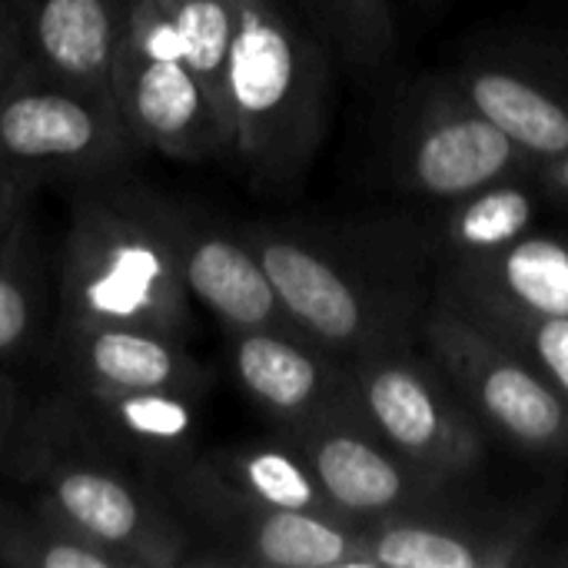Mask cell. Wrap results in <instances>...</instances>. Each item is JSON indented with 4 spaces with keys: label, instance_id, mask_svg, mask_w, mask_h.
Wrapping results in <instances>:
<instances>
[{
    "label": "cell",
    "instance_id": "1",
    "mask_svg": "<svg viewBox=\"0 0 568 568\" xmlns=\"http://www.w3.org/2000/svg\"><path fill=\"white\" fill-rule=\"evenodd\" d=\"M0 476L130 568H196V539L170 496L100 443L53 389L23 403Z\"/></svg>",
    "mask_w": 568,
    "mask_h": 568
},
{
    "label": "cell",
    "instance_id": "2",
    "mask_svg": "<svg viewBox=\"0 0 568 568\" xmlns=\"http://www.w3.org/2000/svg\"><path fill=\"white\" fill-rule=\"evenodd\" d=\"M256 250L290 323L356 363L383 349L416 346L436 300L423 283V250L413 240L343 243L310 230L253 223L240 230Z\"/></svg>",
    "mask_w": 568,
    "mask_h": 568
},
{
    "label": "cell",
    "instance_id": "3",
    "mask_svg": "<svg viewBox=\"0 0 568 568\" xmlns=\"http://www.w3.org/2000/svg\"><path fill=\"white\" fill-rule=\"evenodd\" d=\"M329 50L286 0H236L226 70L230 156L263 193L296 190L329 130Z\"/></svg>",
    "mask_w": 568,
    "mask_h": 568
},
{
    "label": "cell",
    "instance_id": "4",
    "mask_svg": "<svg viewBox=\"0 0 568 568\" xmlns=\"http://www.w3.org/2000/svg\"><path fill=\"white\" fill-rule=\"evenodd\" d=\"M67 230L53 266V323L190 329V293L156 226L146 190L116 176L73 183Z\"/></svg>",
    "mask_w": 568,
    "mask_h": 568
},
{
    "label": "cell",
    "instance_id": "5",
    "mask_svg": "<svg viewBox=\"0 0 568 568\" xmlns=\"http://www.w3.org/2000/svg\"><path fill=\"white\" fill-rule=\"evenodd\" d=\"M153 483L190 526L196 568H373L363 526L260 503L233 486L206 453L186 456Z\"/></svg>",
    "mask_w": 568,
    "mask_h": 568
},
{
    "label": "cell",
    "instance_id": "6",
    "mask_svg": "<svg viewBox=\"0 0 568 568\" xmlns=\"http://www.w3.org/2000/svg\"><path fill=\"white\" fill-rule=\"evenodd\" d=\"M140 146L113 97L47 77L23 63L0 90V173L33 186L116 176Z\"/></svg>",
    "mask_w": 568,
    "mask_h": 568
},
{
    "label": "cell",
    "instance_id": "7",
    "mask_svg": "<svg viewBox=\"0 0 568 568\" xmlns=\"http://www.w3.org/2000/svg\"><path fill=\"white\" fill-rule=\"evenodd\" d=\"M110 93L140 150L186 163L230 156V126L190 70L163 3L133 0L113 60Z\"/></svg>",
    "mask_w": 568,
    "mask_h": 568
},
{
    "label": "cell",
    "instance_id": "8",
    "mask_svg": "<svg viewBox=\"0 0 568 568\" xmlns=\"http://www.w3.org/2000/svg\"><path fill=\"white\" fill-rule=\"evenodd\" d=\"M419 339L486 433L526 453L568 456V403L473 313L436 290Z\"/></svg>",
    "mask_w": 568,
    "mask_h": 568
},
{
    "label": "cell",
    "instance_id": "9",
    "mask_svg": "<svg viewBox=\"0 0 568 568\" xmlns=\"http://www.w3.org/2000/svg\"><path fill=\"white\" fill-rule=\"evenodd\" d=\"M353 399L359 416L419 469L456 486L479 473L489 433L429 353L396 346L356 359Z\"/></svg>",
    "mask_w": 568,
    "mask_h": 568
},
{
    "label": "cell",
    "instance_id": "10",
    "mask_svg": "<svg viewBox=\"0 0 568 568\" xmlns=\"http://www.w3.org/2000/svg\"><path fill=\"white\" fill-rule=\"evenodd\" d=\"M283 443L306 459L336 513L356 526L443 506L456 499L459 489L399 456L359 409L286 429Z\"/></svg>",
    "mask_w": 568,
    "mask_h": 568
},
{
    "label": "cell",
    "instance_id": "11",
    "mask_svg": "<svg viewBox=\"0 0 568 568\" xmlns=\"http://www.w3.org/2000/svg\"><path fill=\"white\" fill-rule=\"evenodd\" d=\"M396 170L426 200L453 203L536 163L449 80L426 87L396 136Z\"/></svg>",
    "mask_w": 568,
    "mask_h": 568
},
{
    "label": "cell",
    "instance_id": "12",
    "mask_svg": "<svg viewBox=\"0 0 568 568\" xmlns=\"http://www.w3.org/2000/svg\"><path fill=\"white\" fill-rule=\"evenodd\" d=\"M146 206L173 246L183 286L193 303L216 316L226 333H250V329H293L300 333L256 250L246 243L240 230H223L203 213L156 196L146 190Z\"/></svg>",
    "mask_w": 568,
    "mask_h": 568
},
{
    "label": "cell",
    "instance_id": "13",
    "mask_svg": "<svg viewBox=\"0 0 568 568\" xmlns=\"http://www.w3.org/2000/svg\"><path fill=\"white\" fill-rule=\"evenodd\" d=\"M542 509L473 513L456 499L363 526L373 568H516L536 562Z\"/></svg>",
    "mask_w": 568,
    "mask_h": 568
},
{
    "label": "cell",
    "instance_id": "14",
    "mask_svg": "<svg viewBox=\"0 0 568 568\" xmlns=\"http://www.w3.org/2000/svg\"><path fill=\"white\" fill-rule=\"evenodd\" d=\"M230 366L250 403L280 433L356 409L353 363L293 329L230 333Z\"/></svg>",
    "mask_w": 568,
    "mask_h": 568
},
{
    "label": "cell",
    "instance_id": "15",
    "mask_svg": "<svg viewBox=\"0 0 568 568\" xmlns=\"http://www.w3.org/2000/svg\"><path fill=\"white\" fill-rule=\"evenodd\" d=\"M50 329L60 386L90 393L166 389L190 396H203L210 386L206 369L183 343L186 336L100 323H53Z\"/></svg>",
    "mask_w": 568,
    "mask_h": 568
},
{
    "label": "cell",
    "instance_id": "16",
    "mask_svg": "<svg viewBox=\"0 0 568 568\" xmlns=\"http://www.w3.org/2000/svg\"><path fill=\"white\" fill-rule=\"evenodd\" d=\"M33 70L110 93L133 0H3Z\"/></svg>",
    "mask_w": 568,
    "mask_h": 568
},
{
    "label": "cell",
    "instance_id": "17",
    "mask_svg": "<svg viewBox=\"0 0 568 568\" xmlns=\"http://www.w3.org/2000/svg\"><path fill=\"white\" fill-rule=\"evenodd\" d=\"M70 413L110 449L126 456L150 479L193 456L200 396L166 389L90 393L57 386Z\"/></svg>",
    "mask_w": 568,
    "mask_h": 568
},
{
    "label": "cell",
    "instance_id": "18",
    "mask_svg": "<svg viewBox=\"0 0 568 568\" xmlns=\"http://www.w3.org/2000/svg\"><path fill=\"white\" fill-rule=\"evenodd\" d=\"M453 83L536 163L568 153V80L529 63L483 60L456 70Z\"/></svg>",
    "mask_w": 568,
    "mask_h": 568
},
{
    "label": "cell",
    "instance_id": "19",
    "mask_svg": "<svg viewBox=\"0 0 568 568\" xmlns=\"http://www.w3.org/2000/svg\"><path fill=\"white\" fill-rule=\"evenodd\" d=\"M436 290L459 300L568 320V240L529 233L486 256L443 260Z\"/></svg>",
    "mask_w": 568,
    "mask_h": 568
},
{
    "label": "cell",
    "instance_id": "20",
    "mask_svg": "<svg viewBox=\"0 0 568 568\" xmlns=\"http://www.w3.org/2000/svg\"><path fill=\"white\" fill-rule=\"evenodd\" d=\"M30 220L0 250V366L27 359L50 323V270L57 260Z\"/></svg>",
    "mask_w": 568,
    "mask_h": 568
},
{
    "label": "cell",
    "instance_id": "21",
    "mask_svg": "<svg viewBox=\"0 0 568 568\" xmlns=\"http://www.w3.org/2000/svg\"><path fill=\"white\" fill-rule=\"evenodd\" d=\"M539 200L526 176L489 183L449 203L446 216V260H473L496 253L532 233Z\"/></svg>",
    "mask_w": 568,
    "mask_h": 568
},
{
    "label": "cell",
    "instance_id": "22",
    "mask_svg": "<svg viewBox=\"0 0 568 568\" xmlns=\"http://www.w3.org/2000/svg\"><path fill=\"white\" fill-rule=\"evenodd\" d=\"M0 566L130 568L113 549L80 536L37 503L0 496Z\"/></svg>",
    "mask_w": 568,
    "mask_h": 568
},
{
    "label": "cell",
    "instance_id": "23",
    "mask_svg": "<svg viewBox=\"0 0 568 568\" xmlns=\"http://www.w3.org/2000/svg\"><path fill=\"white\" fill-rule=\"evenodd\" d=\"M210 463L243 493H250L260 503L296 509V513H316L329 519H343L323 486L316 483L306 459L290 446H226L206 453ZM349 523V519H346Z\"/></svg>",
    "mask_w": 568,
    "mask_h": 568
},
{
    "label": "cell",
    "instance_id": "24",
    "mask_svg": "<svg viewBox=\"0 0 568 568\" xmlns=\"http://www.w3.org/2000/svg\"><path fill=\"white\" fill-rule=\"evenodd\" d=\"M303 17L353 77L373 80L393 67V0H303Z\"/></svg>",
    "mask_w": 568,
    "mask_h": 568
},
{
    "label": "cell",
    "instance_id": "25",
    "mask_svg": "<svg viewBox=\"0 0 568 568\" xmlns=\"http://www.w3.org/2000/svg\"><path fill=\"white\" fill-rule=\"evenodd\" d=\"M183 57L226 120V70L236 37V0H176L166 3ZM230 126V123H226Z\"/></svg>",
    "mask_w": 568,
    "mask_h": 568
},
{
    "label": "cell",
    "instance_id": "26",
    "mask_svg": "<svg viewBox=\"0 0 568 568\" xmlns=\"http://www.w3.org/2000/svg\"><path fill=\"white\" fill-rule=\"evenodd\" d=\"M449 300L459 303L466 313H473L503 343H509L526 363H532L568 403V320L536 316V313L509 310L499 303H479V300H459V296H449Z\"/></svg>",
    "mask_w": 568,
    "mask_h": 568
},
{
    "label": "cell",
    "instance_id": "27",
    "mask_svg": "<svg viewBox=\"0 0 568 568\" xmlns=\"http://www.w3.org/2000/svg\"><path fill=\"white\" fill-rule=\"evenodd\" d=\"M40 186H33L30 180L0 173V250L33 220L30 206H33V193Z\"/></svg>",
    "mask_w": 568,
    "mask_h": 568
},
{
    "label": "cell",
    "instance_id": "28",
    "mask_svg": "<svg viewBox=\"0 0 568 568\" xmlns=\"http://www.w3.org/2000/svg\"><path fill=\"white\" fill-rule=\"evenodd\" d=\"M20 409H23L20 386L13 383V376L7 373V366H0V466H3L7 446H10V439H13Z\"/></svg>",
    "mask_w": 568,
    "mask_h": 568
},
{
    "label": "cell",
    "instance_id": "29",
    "mask_svg": "<svg viewBox=\"0 0 568 568\" xmlns=\"http://www.w3.org/2000/svg\"><path fill=\"white\" fill-rule=\"evenodd\" d=\"M536 176H539L552 193H559L562 200H568V153H562V156L552 160V163L536 166Z\"/></svg>",
    "mask_w": 568,
    "mask_h": 568
},
{
    "label": "cell",
    "instance_id": "30",
    "mask_svg": "<svg viewBox=\"0 0 568 568\" xmlns=\"http://www.w3.org/2000/svg\"><path fill=\"white\" fill-rule=\"evenodd\" d=\"M0 50H13V53H20V57H23V47H20L17 27H13L10 10H7V3H3V0H0ZM23 60H27V57H23Z\"/></svg>",
    "mask_w": 568,
    "mask_h": 568
},
{
    "label": "cell",
    "instance_id": "31",
    "mask_svg": "<svg viewBox=\"0 0 568 568\" xmlns=\"http://www.w3.org/2000/svg\"><path fill=\"white\" fill-rule=\"evenodd\" d=\"M27 60L20 57V53H13V50H0V90L13 80V73L23 67Z\"/></svg>",
    "mask_w": 568,
    "mask_h": 568
},
{
    "label": "cell",
    "instance_id": "32",
    "mask_svg": "<svg viewBox=\"0 0 568 568\" xmlns=\"http://www.w3.org/2000/svg\"><path fill=\"white\" fill-rule=\"evenodd\" d=\"M552 562H559V566H568V546L562 549V552H559V556H556V559H552Z\"/></svg>",
    "mask_w": 568,
    "mask_h": 568
},
{
    "label": "cell",
    "instance_id": "33",
    "mask_svg": "<svg viewBox=\"0 0 568 568\" xmlns=\"http://www.w3.org/2000/svg\"><path fill=\"white\" fill-rule=\"evenodd\" d=\"M156 3H163V7H166V3H176V0H156Z\"/></svg>",
    "mask_w": 568,
    "mask_h": 568
}]
</instances>
